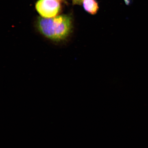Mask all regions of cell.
Returning a JSON list of instances; mask_svg holds the SVG:
<instances>
[{
    "instance_id": "cell-5",
    "label": "cell",
    "mask_w": 148,
    "mask_h": 148,
    "mask_svg": "<svg viewBox=\"0 0 148 148\" xmlns=\"http://www.w3.org/2000/svg\"><path fill=\"white\" fill-rule=\"evenodd\" d=\"M126 4L127 5H130L132 3V0H124Z\"/></svg>"
},
{
    "instance_id": "cell-4",
    "label": "cell",
    "mask_w": 148,
    "mask_h": 148,
    "mask_svg": "<svg viewBox=\"0 0 148 148\" xmlns=\"http://www.w3.org/2000/svg\"><path fill=\"white\" fill-rule=\"evenodd\" d=\"M73 3L75 4H79L83 1V0H72Z\"/></svg>"
},
{
    "instance_id": "cell-1",
    "label": "cell",
    "mask_w": 148,
    "mask_h": 148,
    "mask_svg": "<svg viewBox=\"0 0 148 148\" xmlns=\"http://www.w3.org/2000/svg\"><path fill=\"white\" fill-rule=\"evenodd\" d=\"M36 27L42 36L57 42L68 38L71 32L73 24L70 16L61 15L51 18H39Z\"/></svg>"
},
{
    "instance_id": "cell-3",
    "label": "cell",
    "mask_w": 148,
    "mask_h": 148,
    "mask_svg": "<svg viewBox=\"0 0 148 148\" xmlns=\"http://www.w3.org/2000/svg\"><path fill=\"white\" fill-rule=\"evenodd\" d=\"M83 5L85 10L90 14H95L99 10V5L96 0H83Z\"/></svg>"
},
{
    "instance_id": "cell-2",
    "label": "cell",
    "mask_w": 148,
    "mask_h": 148,
    "mask_svg": "<svg viewBox=\"0 0 148 148\" xmlns=\"http://www.w3.org/2000/svg\"><path fill=\"white\" fill-rule=\"evenodd\" d=\"M36 8L42 17L51 18L58 14L61 5L58 0H39L36 3Z\"/></svg>"
}]
</instances>
